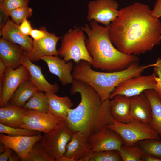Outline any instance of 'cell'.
Here are the masks:
<instances>
[{
	"mask_svg": "<svg viewBox=\"0 0 161 161\" xmlns=\"http://www.w3.org/2000/svg\"><path fill=\"white\" fill-rule=\"evenodd\" d=\"M112 44L121 52L137 56L151 50L161 41V23L149 6L136 2L121 9L109 25Z\"/></svg>",
	"mask_w": 161,
	"mask_h": 161,
	"instance_id": "obj_1",
	"label": "cell"
},
{
	"mask_svg": "<svg viewBox=\"0 0 161 161\" xmlns=\"http://www.w3.org/2000/svg\"><path fill=\"white\" fill-rule=\"evenodd\" d=\"M70 92L72 95L79 93L81 96L80 103L69 110L65 121L73 131H80L88 138L114 122L110 112V100L102 103L97 93L87 83L74 79Z\"/></svg>",
	"mask_w": 161,
	"mask_h": 161,
	"instance_id": "obj_2",
	"label": "cell"
},
{
	"mask_svg": "<svg viewBox=\"0 0 161 161\" xmlns=\"http://www.w3.org/2000/svg\"><path fill=\"white\" fill-rule=\"evenodd\" d=\"M90 22L89 25L86 24L81 28L88 36L86 44L92 58L93 67L109 72H117L139 62L137 56L125 54L114 46L109 36V25L103 27L94 21Z\"/></svg>",
	"mask_w": 161,
	"mask_h": 161,
	"instance_id": "obj_3",
	"label": "cell"
},
{
	"mask_svg": "<svg viewBox=\"0 0 161 161\" xmlns=\"http://www.w3.org/2000/svg\"><path fill=\"white\" fill-rule=\"evenodd\" d=\"M154 66V64L140 65L137 62L120 71L103 72L93 70L91 64L81 60L76 64L72 73L74 79L81 81L91 86L97 93L103 103L109 99L111 93L121 82L141 75L145 69Z\"/></svg>",
	"mask_w": 161,
	"mask_h": 161,
	"instance_id": "obj_4",
	"label": "cell"
},
{
	"mask_svg": "<svg viewBox=\"0 0 161 161\" xmlns=\"http://www.w3.org/2000/svg\"><path fill=\"white\" fill-rule=\"evenodd\" d=\"M84 32L81 28L76 27L69 30L63 36L57 51L66 62L73 60L76 64L83 60L92 65V58L86 48Z\"/></svg>",
	"mask_w": 161,
	"mask_h": 161,
	"instance_id": "obj_5",
	"label": "cell"
},
{
	"mask_svg": "<svg viewBox=\"0 0 161 161\" xmlns=\"http://www.w3.org/2000/svg\"><path fill=\"white\" fill-rule=\"evenodd\" d=\"M131 118L130 121L127 123L114 121L106 126L117 133L126 145H134L137 142L144 140H161L150 124Z\"/></svg>",
	"mask_w": 161,
	"mask_h": 161,
	"instance_id": "obj_6",
	"label": "cell"
},
{
	"mask_svg": "<svg viewBox=\"0 0 161 161\" xmlns=\"http://www.w3.org/2000/svg\"><path fill=\"white\" fill-rule=\"evenodd\" d=\"M73 132L64 121L49 132L44 133L41 141L50 156L55 161L66 152V145Z\"/></svg>",
	"mask_w": 161,
	"mask_h": 161,
	"instance_id": "obj_7",
	"label": "cell"
},
{
	"mask_svg": "<svg viewBox=\"0 0 161 161\" xmlns=\"http://www.w3.org/2000/svg\"><path fill=\"white\" fill-rule=\"evenodd\" d=\"M64 121L49 112L42 113L27 109L23 114V123L20 128L47 133Z\"/></svg>",
	"mask_w": 161,
	"mask_h": 161,
	"instance_id": "obj_8",
	"label": "cell"
},
{
	"mask_svg": "<svg viewBox=\"0 0 161 161\" xmlns=\"http://www.w3.org/2000/svg\"><path fill=\"white\" fill-rule=\"evenodd\" d=\"M119 4L114 0H94L88 4L87 17L89 21H94L108 26L118 17Z\"/></svg>",
	"mask_w": 161,
	"mask_h": 161,
	"instance_id": "obj_9",
	"label": "cell"
},
{
	"mask_svg": "<svg viewBox=\"0 0 161 161\" xmlns=\"http://www.w3.org/2000/svg\"><path fill=\"white\" fill-rule=\"evenodd\" d=\"M154 74L140 75L127 79L117 85L110 94L112 99L118 94L131 97L143 92L145 90L153 89L156 83Z\"/></svg>",
	"mask_w": 161,
	"mask_h": 161,
	"instance_id": "obj_10",
	"label": "cell"
},
{
	"mask_svg": "<svg viewBox=\"0 0 161 161\" xmlns=\"http://www.w3.org/2000/svg\"><path fill=\"white\" fill-rule=\"evenodd\" d=\"M30 77L28 70L23 65L15 69L7 67L3 84L0 88V107H4L8 103L12 95L20 85Z\"/></svg>",
	"mask_w": 161,
	"mask_h": 161,
	"instance_id": "obj_11",
	"label": "cell"
},
{
	"mask_svg": "<svg viewBox=\"0 0 161 161\" xmlns=\"http://www.w3.org/2000/svg\"><path fill=\"white\" fill-rule=\"evenodd\" d=\"M92 151H118L123 144L122 139L116 132L106 126L88 138Z\"/></svg>",
	"mask_w": 161,
	"mask_h": 161,
	"instance_id": "obj_12",
	"label": "cell"
},
{
	"mask_svg": "<svg viewBox=\"0 0 161 161\" xmlns=\"http://www.w3.org/2000/svg\"><path fill=\"white\" fill-rule=\"evenodd\" d=\"M41 60L45 62L49 72L58 77L62 85L72 84L74 79L72 73L74 67L73 62H66L58 55L45 56Z\"/></svg>",
	"mask_w": 161,
	"mask_h": 161,
	"instance_id": "obj_13",
	"label": "cell"
},
{
	"mask_svg": "<svg viewBox=\"0 0 161 161\" xmlns=\"http://www.w3.org/2000/svg\"><path fill=\"white\" fill-rule=\"evenodd\" d=\"M61 38L53 33L48 32L44 38L38 40H33L31 51L26 53L29 59L32 62L37 61L44 56L58 55L56 46L58 41Z\"/></svg>",
	"mask_w": 161,
	"mask_h": 161,
	"instance_id": "obj_14",
	"label": "cell"
},
{
	"mask_svg": "<svg viewBox=\"0 0 161 161\" xmlns=\"http://www.w3.org/2000/svg\"><path fill=\"white\" fill-rule=\"evenodd\" d=\"M21 64L28 70L30 78L38 89L45 93L56 94L60 87L56 83L51 84L46 80L41 72V67L33 64L27 57L24 52L23 54Z\"/></svg>",
	"mask_w": 161,
	"mask_h": 161,
	"instance_id": "obj_15",
	"label": "cell"
},
{
	"mask_svg": "<svg viewBox=\"0 0 161 161\" xmlns=\"http://www.w3.org/2000/svg\"><path fill=\"white\" fill-rule=\"evenodd\" d=\"M41 134L33 136H11L0 134V142L12 149L21 158L25 157L34 144L40 140Z\"/></svg>",
	"mask_w": 161,
	"mask_h": 161,
	"instance_id": "obj_16",
	"label": "cell"
},
{
	"mask_svg": "<svg viewBox=\"0 0 161 161\" xmlns=\"http://www.w3.org/2000/svg\"><path fill=\"white\" fill-rule=\"evenodd\" d=\"M0 35L2 38L8 41L19 45L26 53L32 49L33 40L28 36L22 34L18 25L9 18L0 29Z\"/></svg>",
	"mask_w": 161,
	"mask_h": 161,
	"instance_id": "obj_17",
	"label": "cell"
},
{
	"mask_svg": "<svg viewBox=\"0 0 161 161\" xmlns=\"http://www.w3.org/2000/svg\"><path fill=\"white\" fill-rule=\"evenodd\" d=\"M66 149L63 155L73 158L75 161H80L92 151L88 138L79 131L74 132L71 139L66 145Z\"/></svg>",
	"mask_w": 161,
	"mask_h": 161,
	"instance_id": "obj_18",
	"label": "cell"
},
{
	"mask_svg": "<svg viewBox=\"0 0 161 161\" xmlns=\"http://www.w3.org/2000/svg\"><path fill=\"white\" fill-rule=\"evenodd\" d=\"M25 51L20 45L10 43L1 38L0 39V59L7 67L16 69L22 65V56Z\"/></svg>",
	"mask_w": 161,
	"mask_h": 161,
	"instance_id": "obj_19",
	"label": "cell"
},
{
	"mask_svg": "<svg viewBox=\"0 0 161 161\" xmlns=\"http://www.w3.org/2000/svg\"><path fill=\"white\" fill-rule=\"evenodd\" d=\"M130 115L132 118L150 125L152 120L151 106L143 92L131 97Z\"/></svg>",
	"mask_w": 161,
	"mask_h": 161,
	"instance_id": "obj_20",
	"label": "cell"
},
{
	"mask_svg": "<svg viewBox=\"0 0 161 161\" xmlns=\"http://www.w3.org/2000/svg\"><path fill=\"white\" fill-rule=\"evenodd\" d=\"M131 97L117 95L110 100L109 109L114 121L123 123L129 122Z\"/></svg>",
	"mask_w": 161,
	"mask_h": 161,
	"instance_id": "obj_21",
	"label": "cell"
},
{
	"mask_svg": "<svg viewBox=\"0 0 161 161\" xmlns=\"http://www.w3.org/2000/svg\"><path fill=\"white\" fill-rule=\"evenodd\" d=\"M48 106V112L63 120L65 121L69 110L73 105L69 97L65 96L60 97L56 94L46 93Z\"/></svg>",
	"mask_w": 161,
	"mask_h": 161,
	"instance_id": "obj_22",
	"label": "cell"
},
{
	"mask_svg": "<svg viewBox=\"0 0 161 161\" xmlns=\"http://www.w3.org/2000/svg\"><path fill=\"white\" fill-rule=\"evenodd\" d=\"M38 90L30 77L20 85L12 95L8 103L16 107H23Z\"/></svg>",
	"mask_w": 161,
	"mask_h": 161,
	"instance_id": "obj_23",
	"label": "cell"
},
{
	"mask_svg": "<svg viewBox=\"0 0 161 161\" xmlns=\"http://www.w3.org/2000/svg\"><path fill=\"white\" fill-rule=\"evenodd\" d=\"M26 109L18 107L8 103L0 108V122L11 127L19 128L22 124L23 114Z\"/></svg>",
	"mask_w": 161,
	"mask_h": 161,
	"instance_id": "obj_24",
	"label": "cell"
},
{
	"mask_svg": "<svg viewBox=\"0 0 161 161\" xmlns=\"http://www.w3.org/2000/svg\"><path fill=\"white\" fill-rule=\"evenodd\" d=\"M143 92L151 106L152 120L150 125L161 137V99L153 89L145 90Z\"/></svg>",
	"mask_w": 161,
	"mask_h": 161,
	"instance_id": "obj_25",
	"label": "cell"
},
{
	"mask_svg": "<svg viewBox=\"0 0 161 161\" xmlns=\"http://www.w3.org/2000/svg\"><path fill=\"white\" fill-rule=\"evenodd\" d=\"M23 107L42 113L48 112V106L46 93L38 90L34 94Z\"/></svg>",
	"mask_w": 161,
	"mask_h": 161,
	"instance_id": "obj_26",
	"label": "cell"
},
{
	"mask_svg": "<svg viewBox=\"0 0 161 161\" xmlns=\"http://www.w3.org/2000/svg\"><path fill=\"white\" fill-rule=\"evenodd\" d=\"M21 161H55L43 145L41 141L36 142L27 156Z\"/></svg>",
	"mask_w": 161,
	"mask_h": 161,
	"instance_id": "obj_27",
	"label": "cell"
},
{
	"mask_svg": "<svg viewBox=\"0 0 161 161\" xmlns=\"http://www.w3.org/2000/svg\"><path fill=\"white\" fill-rule=\"evenodd\" d=\"M122 161L118 151L106 150L91 151L80 161Z\"/></svg>",
	"mask_w": 161,
	"mask_h": 161,
	"instance_id": "obj_28",
	"label": "cell"
},
{
	"mask_svg": "<svg viewBox=\"0 0 161 161\" xmlns=\"http://www.w3.org/2000/svg\"><path fill=\"white\" fill-rule=\"evenodd\" d=\"M135 145H122L118 151L122 161H144L145 153L139 147Z\"/></svg>",
	"mask_w": 161,
	"mask_h": 161,
	"instance_id": "obj_29",
	"label": "cell"
},
{
	"mask_svg": "<svg viewBox=\"0 0 161 161\" xmlns=\"http://www.w3.org/2000/svg\"><path fill=\"white\" fill-rule=\"evenodd\" d=\"M136 144L145 153L161 159V140H144Z\"/></svg>",
	"mask_w": 161,
	"mask_h": 161,
	"instance_id": "obj_30",
	"label": "cell"
},
{
	"mask_svg": "<svg viewBox=\"0 0 161 161\" xmlns=\"http://www.w3.org/2000/svg\"><path fill=\"white\" fill-rule=\"evenodd\" d=\"M0 132L11 136H33L41 134L40 132L23 128H16L0 123Z\"/></svg>",
	"mask_w": 161,
	"mask_h": 161,
	"instance_id": "obj_31",
	"label": "cell"
},
{
	"mask_svg": "<svg viewBox=\"0 0 161 161\" xmlns=\"http://www.w3.org/2000/svg\"><path fill=\"white\" fill-rule=\"evenodd\" d=\"M12 20L19 25L24 20L32 15V9L28 6L22 7L14 9L9 13Z\"/></svg>",
	"mask_w": 161,
	"mask_h": 161,
	"instance_id": "obj_32",
	"label": "cell"
},
{
	"mask_svg": "<svg viewBox=\"0 0 161 161\" xmlns=\"http://www.w3.org/2000/svg\"><path fill=\"white\" fill-rule=\"evenodd\" d=\"M29 0H4L0 2V9L9 15V13L15 9L28 6Z\"/></svg>",
	"mask_w": 161,
	"mask_h": 161,
	"instance_id": "obj_33",
	"label": "cell"
},
{
	"mask_svg": "<svg viewBox=\"0 0 161 161\" xmlns=\"http://www.w3.org/2000/svg\"><path fill=\"white\" fill-rule=\"evenodd\" d=\"M155 67V72L158 77H156V83L153 89L161 99V63H158Z\"/></svg>",
	"mask_w": 161,
	"mask_h": 161,
	"instance_id": "obj_34",
	"label": "cell"
},
{
	"mask_svg": "<svg viewBox=\"0 0 161 161\" xmlns=\"http://www.w3.org/2000/svg\"><path fill=\"white\" fill-rule=\"evenodd\" d=\"M48 31L44 26L39 29H32L30 31V35L34 40H38L45 37L47 35Z\"/></svg>",
	"mask_w": 161,
	"mask_h": 161,
	"instance_id": "obj_35",
	"label": "cell"
},
{
	"mask_svg": "<svg viewBox=\"0 0 161 161\" xmlns=\"http://www.w3.org/2000/svg\"><path fill=\"white\" fill-rule=\"evenodd\" d=\"M18 27L22 34L27 36L29 35L30 31L33 29L30 22L27 18H25L19 25H18Z\"/></svg>",
	"mask_w": 161,
	"mask_h": 161,
	"instance_id": "obj_36",
	"label": "cell"
},
{
	"mask_svg": "<svg viewBox=\"0 0 161 161\" xmlns=\"http://www.w3.org/2000/svg\"><path fill=\"white\" fill-rule=\"evenodd\" d=\"M152 15L158 18L161 17V0H157L153 9L151 10Z\"/></svg>",
	"mask_w": 161,
	"mask_h": 161,
	"instance_id": "obj_37",
	"label": "cell"
},
{
	"mask_svg": "<svg viewBox=\"0 0 161 161\" xmlns=\"http://www.w3.org/2000/svg\"><path fill=\"white\" fill-rule=\"evenodd\" d=\"M14 151L11 148L6 147V150L0 154V161H7Z\"/></svg>",
	"mask_w": 161,
	"mask_h": 161,
	"instance_id": "obj_38",
	"label": "cell"
},
{
	"mask_svg": "<svg viewBox=\"0 0 161 161\" xmlns=\"http://www.w3.org/2000/svg\"><path fill=\"white\" fill-rule=\"evenodd\" d=\"M6 68L4 64L0 59V88L3 84Z\"/></svg>",
	"mask_w": 161,
	"mask_h": 161,
	"instance_id": "obj_39",
	"label": "cell"
},
{
	"mask_svg": "<svg viewBox=\"0 0 161 161\" xmlns=\"http://www.w3.org/2000/svg\"><path fill=\"white\" fill-rule=\"evenodd\" d=\"M0 28L1 29L8 20L9 15L1 9H0Z\"/></svg>",
	"mask_w": 161,
	"mask_h": 161,
	"instance_id": "obj_40",
	"label": "cell"
},
{
	"mask_svg": "<svg viewBox=\"0 0 161 161\" xmlns=\"http://www.w3.org/2000/svg\"><path fill=\"white\" fill-rule=\"evenodd\" d=\"M144 161H161V159L151 155L145 153Z\"/></svg>",
	"mask_w": 161,
	"mask_h": 161,
	"instance_id": "obj_41",
	"label": "cell"
},
{
	"mask_svg": "<svg viewBox=\"0 0 161 161\" xmlns=\"http://www.w3.org/2000/svg\"><path fill=\"white\" fill-rule=\"evenodd\" d=\"M9 161H21V158L18 156V154L15 151H13L10 155L9 159Z\"/></svg>",
	"mask_w": 161,
	"mask_h": 161,
	"instance_id": "obj_42",
	"label": "cell"
},
{
	"mask_svg": "<svg viewBox=\"0 0 161 161\" xmlns=\"http://www.w3.org/2000/svg\"><path fill=\"white\" fill-rule=\"evenodd\" d=\"M56 161H75L74 159L63 155L56 159Z\"/></svg>",
	"mask_w": 161,
	"mask_h": 161,
	"instance_id": "obj_43",
	"label": "cell"
},
{
	"mask_svg": "<svg viewBox=\"0 0 161 161\" xmlns=\"http://www.w3.org/2000/svg\"><path fill=\"white\" fill-rule=\"evenodd\" d=\"M6 149V147L2 142L0 143V154L4 152Z\"/></svg>",
	"mask_w": 161,
	"mask_h": 161,
	"instance_id": "obj_44",
	"label": "cell"
},
{
	"mask_svg": "<svg viewBox=\"0 0 161 161\" xmlns=\"http://www.w3.org/2000/svg\"><path fill=\"white\" fill-rule=\"evenodd\" d=\"M4 0H0V2H1L3 1Z\"/></svg>",
	"mask_w": 161,
	"mask_h": 161,
	"instance_id": "obj_45",
	"label": "cell"
}]
</instances>
